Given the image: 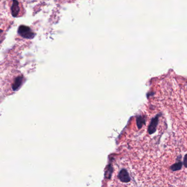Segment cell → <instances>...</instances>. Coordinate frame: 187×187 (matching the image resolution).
<instances>
[{"mask_svg":"<svg viewBox=\"0 0 187 187\" xmlns=\"http://www.w3.org/2000/svg\"><path fill=\"white\" fill-rule=\"evenodd\" d=\"M18 33L22 37L28 40H32L36 36V33L32 31L30 27L25 25H20L19 26Z\"/></svg>","mask_w":187,"mask_h":187,"instance_id":"6da1fadb","label":"cell"},{"mask_svg":"<svg viewBox=\"0 0 187 187\" xmlns=\"http://www.w3.org/2000/svg\"><path fill=\"white\" fill-rule=\"evenodd\" d=\"M13 2L10 7L11 14L13 18H17L18 17L20 8L19 7V3L18 0H12Z\"/></svg>","mask_w":187,"mask_h":187,"instance_id":"7a4b0ae2","label":"cell"},{"mask_svg":"<svg viewBox=\"0 0 187 187\" xmlns=\"http://www.w3.org/2000/svg\"><path fill=\"white\" fill-rule=\"evenodd\" d=\"M158 121H159V115L156 116L152 120L150 125L148 127V132L149 133V134H152L156 131V128L157 127Z\"/></svg>","mask_w":187,"mask_h":187,"instance_id":"3957f363","label":"cell"},{"mask_svg":"<svg viewBox=\"0 0 187 187\" xmlns=\"http://www.w3.org/2000/svg\"><path fill=\"white\" fill-rule=\"evenodd\" d=\"M23 81V76H20L15 78L14 79V82L12 84V88L13 91L18 90L20 87H21Z\"/></svg>","mask_w":187,"mask_h":187,"instance_id":"277c9868","label":"cell"},{"mask_svg":"<svg viewBox=\"0 0 187 187\" xmlns=\"http://www.w3.org/2000/svg\"><path fill=\"white\" fill-rule=\"evenodd\" d=\"M119 179H120V181L123 182H128L129 181V180H130L129 177V174H128L127 171L124 170H122L120 172L119 175Z\"/></svg>","mask_w":187,"mask_h":187,"instance_id":"5b68a950","label":"cell"},{"mask_svg":"<svg viewBox=\"0 0 187 187\" xmlns=\"http://www.w3.org/2000/svg\"><path fill=\"white\" fill-rule=\"evenodd\" d=\"M183 166V163L181 161H178L176 163L172 165L170 167V169L172 171H176L178 170H180L181 169H182Z\"/></svg>","mask_w":187,"mask_h":187,"instance_id":"8992f818","label":"cell"},{"mask_svg":"<svg viewBox=\"0 0 187 187\" xmlns=\"http://www.w3.org/2000/svg\"><path fill=\"white\" fill-rule=\"evenodd\" d=\"M145 123V120L142 117H138L137 118V126L138 128H141L143 124Z\"/></svg>","mask_w":187,"mask_h":187,"instance_id":"52a82bcc","label":"cell"},{"mask_svg":"<svg viewBox=\"0 0 187 187\" xmlns=\"http://www.w3.org/2000/svg\"><path fill=\"white\" fill-rule=\"evenodd\" d=\"M187 164V154L184 156V161H183V164L185 165Z\"/></svg>","mask_w":187,"mask_h":187,"instance_id":"ba28073f","label":"cell"},{"mask_svg":"<svg viewBox=\"0 0 187 187\" xmlns=\"http://www.w3.org/2000/svg\"><path fill=\"white\" fill-rule=\"evenodd\" d=\"M3 30H0V35H1V33H3Z\"/></svg>","mask_w":187,"mask_h":187,"instance_id":"9c48e42d","label":"cell"},{"mask_svg":"<svg viewBox=\"0 0 187 187\" xmlns=\"http://www.w3.org/2000/svg\"><path fill=\"white\" fill-rule=\"evenodd\" d=\"M184 165V166L186 168H187V164H186Z\"/></svg>","mask_w":187,"mask_h":187,"instance_id":"30bf717a","label":"cell"}]
</instances>
